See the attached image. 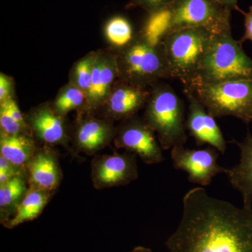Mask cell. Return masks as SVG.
I'll use <instances>...</instances> for the list:
<instances>
[{"mask_svg": "<svg viewBox=\"0 0 252 252\" xmlns=\"http://www.w3.org/2000/svg\"><path fill=\"white\" fill-rule=\"evenodd\" d=\"M165 245L169 252H252V209L195 187L184 196L180 223Z\"/></svg>", "mask_w": 252, "mask_h": 252, "instance_id": "6da1fadb", "label": "cell"}, {"mask_svg": "<svg viewBox=\"0 0 252 252\" xmlns=\"http://www.w3.org/2000/svg\"><path fill=\"white\" fill-rule=\"evenodd\" d=\"M241 79L252 80V60L229 31L215 36L193 79L185 86Z\"/></svg>", "mask_w": 252, "mask_h": 252, "instance_id": "7a4b0ae2", "label": "cell"}, {"mask_svg": "<svg viewBox=\"0 0 252 252\" xmlns=\"http://www.w3.org/2000/svg\"><path fill=\"white\" fill-rule=\"evenodd\" d=\"M230 11L218 0H175L154 12L161 21L164 34L187 28H203L220 34L231 31Z\"/></svg>", "mask_w": 252, "mask_h": 252, "instance_id": "3957f363", "label": "cell"}, {"mask_svg": "<svg viewBox=\"0 0 252 252\" xmlns=\"http://www.w3.org/2000/svg\"><path fill=\"white\" fill-rule=\"evenodd\" d=\"M217 34L203 28L170 32L160 38L171 79L184 86L193 79Z\"/></svg>", "mask_w": 252, "mask_h": 252, "instance_id": "277c9868", "label": "cell"}, {"mask_svg": "<svg viewBox=\"0 0 252 252\" xmlns=\"http://www.w3.org/2000/svg\"><path fill=\"white\" fill-rule=\"evenodd\" d=\"M215 118L231 116L245 124L252 122V80L241 79L185 86Z\"/></svg>", "mask_w": 252, "mask_h": 252, "instance_id": "5b68a950", "label": "cell"}, {"mask_svg": "<svg viewBox=\"0 0 252 252\" xmlns=\"http://www.w3.org/2000/svg\"><path fill=\"white\" fill-rule=\"evenodd\" d=\"M146 120L157 132L162 149L185 145L187 140L185 105L170 86H162L154 91L146 112Z\"/></svg>", "mask_w": 252, "mask_h": 252, "instance_id": "8992f818", "label": "cell"}, {"mask_svg": "<svg viewBox=\"0 0 252 252\" xmlns=\"http://www.w3.org/2000/svg\"><path fill=\"white\" fill-rule=\"evenodd\" d=\"M124 62L126 74L133 80L170 78L161 44H151L144 36L143 40L134 43L127 49Z\"/></svg>", "mask_w": 252, "mask_h": 252, "instance_id": "52a82bcc", "label": "cell"}, {"mask_svg": "<svg viewBox=\"0 0 252 252\" xmlns=\"http://www.w3.org/2000/svg\"><path fill=\"white\" fill-rule=\"evenodd\" d=\"M217 152L212 147L191 149L180 145L172 149L170 155L174 167L187 172L189 182L207 187L211 184L214 177L222 172L225 174L226 170L219 165Z\"/></svg>", "mask_w": 252, "mask_h": 252, "instance_id": "ba28073f", "label": "cell"}, {"mask_svg": "<svg viewBox=\"0 0 252 252\" xmlns=\"http://www.w3.org/2000/svg\"><path fill=\"white\" fill-rule=\"evenodd\" d=\"M135 154L102 155L92 161V182L94 188L102 189L128 185L138 177Z\"/></svg>", "mask_w": 252, "mask_h": 252, "instance_id": "9c48e42d", "label": "cell"}, {"mask_svg": "<svg viewBox=\"0 0 252 252\" xmlns=\"http://www.w3.org/2000/svg\"><path fill=\"white\" fill-rule=\"evenodd\" d=\"M116 145L140 158L147 164H157L164 160L162 147L154 131L147 124L132 122L121 131Z\"/></svg>", "mask_w": 252, "mask_h": 252, "instance_id": "30bf717a", "label": "cell"}, {"mask_svg": "<svg viewBox=\"0 0 252 252\" xmlns=\"http://www.w3.org/2000/svg\"><path fill=\"white\" fill-rule=\"evenodd\" d=\"M189 101L186 127L199 146L208 144L219 152L224 154L227 144L215 117L193 95L186 94Z\"/></svg>", "mask_w": 252, "mask_h": 252, "instance_id": "8fae6325", "label": "cell"}, {"mask_svg": "<svg viewBox=\"0 0 252 252\" xmlns=\"http://www.w3.org/2000/svg\"><path fill=\"white\" fill-rule=\"evenodd\" d=\"M240 150V162L225 174L228 176L232 187L242 194L243 207L252 209V135L247 133L242 142H235Z\"/></svg>", "mask_w": 252, "mask_h": 252, "instance_id": "7c38bea8", "label": "cell"}, {"mask_svg": "<svg viewBox=\"0 0 252 252\" xmlns=\"http://www.w3.org/2000/svg\"><path fill=\"white\" fill-rule=\"evenodd\" d=\"M30 187L51 192L61 182V170L57 158L49 151L34 154L27 164Z\"/></svg>", "mask_w": 252, "mask_h": 252, "instance_id": "4fadbf2b", "label": "cell"}, {"mask_svg": "<svg viewBox=\"0 0 252 252\" xmlns=\"http://www.w3.org/2000/svg\"><path fill=\"white\" fill-rule=\"evenodd\" d=\"M147 92L139 84L119 88L109 99L110 112L118 117H127L135 114L147 99Z\"/></svg>", "mask_w": 252, "mask_h": 252, "instance_id": "5bb4252c", "label": "cell"}, {"mask_svg": "<svg viewBox=\"0 0 252 252\" xmlns=\"http://www.w3.org/2000/svg\"><path fill=\"white\" fill-rule=\"evenodd\" d=\"M51 195V192L30 187L21 203L16 207L14 217L4 220L3 225L6 228L12 229L25 222L35 220L42 212Z\"/></svg>", "mask_w": 252, "mask_h": 252, "instance_id": "9a60e30c", "label": "cell"}, {"mask_svg": "<svg viewBox=\"0 0 252 252\" xmlns=\"http://www.w3.org/2000/svg\"><path fill=\"white\" fill-rule=\"evenodd\" d=\"M0 153L15 167L28 164L35 154L34 143L27 136L4 134L0 140Z\"/></svg>", "mask_w": 252, "mask_h": 252, "instance_id": "2e32d148", "label": "cell"}, {"mask_svg": "<svg viewBox=\"0 0 252 252\" xmlns=\"http://www.w3.org/2000/svg\"><path fill=\"white\" fill-rule=\"evenodd\" d=\"M32 124L41 140L47 143H60L64 139L62 121L49 109L37 111L32 119Z\"/></svg>", "mask_w": 252, "mask_h": 252, "instance_id": "e0dca14e", "label": "cell"}, {"mask_svg": "<svg viewBox=\"0 0 252 252\" xmlns=\"http://www.w3.org/2000/svg\"><path fill=\"white\" fill-rule=\"evenodd\" d=\"M109 130L103 122L89 120L83 123L78 130V145L88 154H94L105 145Z\"/></svg>", "mask_w": 252, "mask_h": 252, "instance_id": "ac0fdd59", "label": "cell"}, {"mask_svg": "<svg viewBox=\"0 0 252 252\" xmlns=\"http://www.w3.org/2000/svg\"><path fill=\"white\" fill-rule=\"evenodd\" d=\"M114 78V69L112 65L105 62L94 63L91 89L87 95L91 102H99L105 97Z\"/></svg>", "mask_w": 252, "mask_h": 252, "instance_id": "d6986e66", "label": "cell"}, {"mask_svg": "<svg viewBox=\"0 0 252 252\" xmlns=\"http://www.w3.org/2000/svg\"><path fill=\"white\" fill-rule=\"evenodd\" d=\"M105 33L110 42L118 46L129 44L133 36L130 23L122 16L113 18L107 23Z\"/></svg>", "mask_w": 252, "mask_h": 252, "instance_id": "ffe728a7", "label": "cell"}, {"mask_svg": "<svg viewBox=\"0 0 252 252\" xmlns=\"http://www.w3.org/2000/svg\"><path fill=\"white\" fill-rule=\"evenodd\" d=\"M26 186L21 175H16L4 185L0 186L1 210L11 208L26 193Z\"/></svg>", "mask_w": 252, "mask_h": 252, "instance_id": "44dd1931", "label": "cell"}, {"mask_svg": "<svg viewBox=\"0 0 252 252\" xmlns=\"http://www.w3.org/2000/svg\"><path fill=\"white\" fill-rule=\"evenodd\" d=\"M85 94L79 88H68L56 100V108L59 112L65 114L81 105L85 99Z\"/></svg>", "mask_w": 252, "mask_h": 252, "instance_id": "7402d4cb", "label": "cell"}, {"mask_svg": "<svg viewBox=\"0 0 252 252\" xmlns=\"http://www.w3.org/2000/svg\"><path fill=\"white\" fill-rule=\"evenodd\" d=\"M92 60L90 59H84L78 63L76 67V81L78 87L87 95L91 86L94 66Z\"/></svg>", "mask_w": 252, "mask_h": 252, "instance_id": "603a6c76", "label": "cell"}, {"mask_svg": "<svg viewBox=\"0 0 252 252\" xmlns=\"http://www.w3.org/2000/svg\"><path fill=\"white\" fill-rule=\"evenodd\" d=\"M0 126L1 134L6 135H20L23 126L14 119L10 114L7 107L4 103H1L0 108Z\"/></svg>", "mask_w": 252, "mask_h": 252, "instance_id": "cb8c5ba5", "label": "cell"}, {"mask_svg": "<svg viewBox=\"0 0 252 252\" xmlns=\"http://www.w3.org/2000/svg\"><path fill=\"white\" fill-rule=\"evenodd\" d=\"M175 0H133L132 4L142 6L151 13L165 8Z\"/></svg>", "mask_w": 252, "mask_h": 252, "instance_id": "d4e9b609", "label": "cell"}, {"mask_svg": "<svg viewBox=\"0 0 252 252\" xmlns=\"http://www.w3.org/2000/svg\"><path fill=\"white\" fill-rule=\"evenodd\" d=\"M240 11L245 16V31L244 35L239 40L243 44L248 40L252 41V6H250L248 12H244L242 10Z\"/></svg>", "mask_w": 252, "mask_h": 252, "instance_id": "484cf974", "label": "cell"}, {"mask_svg": "<svg viewBox=\"0 0 252 252\" xmlns=\"http://www.w3.org/2000/svg\"><path fill=\"white\" fill-rule=\"evenodd\" d=\"M11 91V83L6 76L1 74L0 75V100L4 102L10 98Z\"/></svg>", "mask_w": 252, "mask_h": 252, "instance_id": "4316f807", "label": "cell"}, {"mask_svg": "<svg viewBox=\"0 0 252 252\" xmlns=\"http://www.w3.org/2000/svg\"><path fill=\"white\" fill-rule=\"evenodd\" d=\"M1 103H4L6 105L11 116L24 127V119H23L22 114H21V111L18 109L17 104L15 102V101L13 100L12 99L9 98L7 100L4 101V102H1Z\"/></svg>", "mask_w": 252, "mask_h": 252, "instance_id": "83f0119b", "label": "cell"}, {"mask_svg": "<svg viewBox=\"0 0 252 252\" xmlns=\"http://www.w3.org/2000/svg\"><path fill=\"white\" fill-rule=\"evenodd\" d=\"M219 1L226 7L229 8L230 10L236 9L240 11L238 5V0H218Z\"/></svg>", "mask_w": 252, "mask_h": 252, "instance_id": "f1b7e54d", "label": "cell"}, {"mask_svg": "<svg viewBox=\"0 0 252 252\" xmlns=\"http://www.w3.org/2000/svg\"><path fill=\"white\" fill-rule=\"evenodd\" d=\"M128 252H153L151 249L144 248V247H137L134 248L132 251Z\"/></svg>", "mask_w": 252, "mask_h": 252, "instance_id": "f546056e", "label": "cell"}]
</instances>
